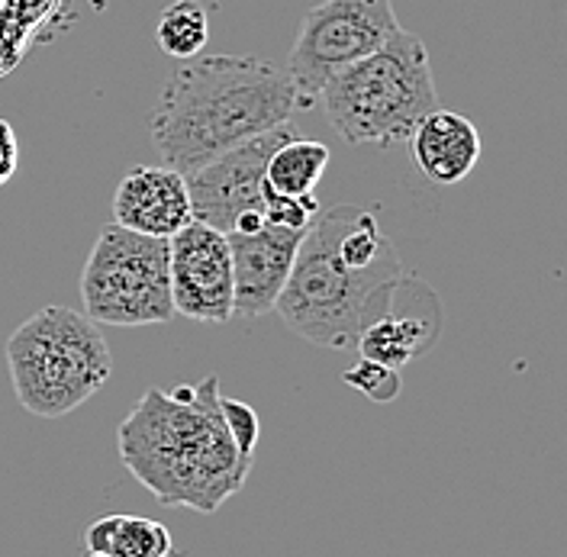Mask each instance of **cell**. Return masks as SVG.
Returning <instances> with one entry per match:
<instances>
[{"mask_svg": "<svg viewBox=\"0 0 567 557\" xmlns=\"http://www.w3.org/2000/svg\"><path fill=\"white\" fill-rule=\"evenodd\" d=\"M87 557H106V555H97V551H87Z\"/></svg>", "mask_w": 567, "mask_h": 557, "instance_id": "cell-21", "label": "cell"}, {"mask_svg": "<svg viewBox=\"0 0 567 557\" xmlns=\"http://www.w3.org/2000/svg\"><path fill=\"white\" fill-rule=\"evenodd\" d=\"M329 165V145L313 140H287L275 148L265 168V184L284 197H313L319 177Z\"/></svg>", "mask_w": 567, "mask_h": 557, "instance_id": "cell-15", "label": "cell"}, {"mask_svg": "<svg viewBox=\"0 0 567 557\" xmlns=\"http://www.w3.org/2000/svg\"><path fill=\"white\" fill-rule=\"evenodd\" d=\"M175 316L223 326L233 319V258L226 233L190 219L168 239Z\"/></svg>", "mask_w": 567, "mask_h": 557, "instance_id": "cell-9", "label": "cell"}, {"mask_svg": "<svg viewBox=\"0 0 567 557\" xmlns=\"http://www.w3.org/2000/svg\"><path fill=\"white\" fill-rule=\"evenodd\" d=\"M342 381L349 383L352 390H358L361 396H368L371 403H381V406H388L403 393L400 371H393L388 364H378V361H368V358H358L352 368L342 374Z\"/></svg>", "mask_w": 567, "mask_h": 557, "instance_id": "cell-18", "label": "cell"}, {"mask_svg": "<svg viewBox=\"0 0 567 557\" xmlns=\"http://www.w3.org/2000/svg\"><path fill=\"white\" fill-rule=\"evenodd\" d=\"M403 275V261L371 271L349 268L336 251L329 209H319L293 255L275 313L319 349L349 351L374 319L388 313L393 287Z\"/></svg>", "mask_w": 567, "mask_h": 557, "instance_id": "cell-3", "label": "cell"}, {"mask_svg": "<svg viewBox=\"0 0 567 557\" xmlns=\"http://www.w3.org/2000/svg\"><path fill=\"white\" fill-rule=\"evenodd\" d=\"M442 336V303L435 290L420 278L403 275L393 287L388 313L374 319L354 342L361 358L388 364L393 371L406 368L413 358L432 349Z\"/></svg>", "mask_w": 567, "mask_h": 557, "instance_id": "cell-10", "label": "cell"}, {"mask_svg": "<svg viewBox=\"0 0 567 557\" xmlns=\"http://www.w3.org/2000/svg\"><path fill=\"white\" fill-rule=\"evenodd\" d=\"M303 236L307 233H290L278 226L226 236L233 258V316L258 319L275 313Z\"/></svg>", "mask_w": 567, "mask_h": 557, "instance_id": "cell-11", "label": "cell"}, {"mask_svg": "<svg viewBox=\"0 0 567 557\" xmlns=\"http://www.w3.org/2000/svg\"><path fill=\"white\" fill-rule=\"evenodd\" d=\"M396 30L390 0H322L310 7L287 59L297 106H313L329 78L381 49Z\"/></svg>", "mask_w": 567, "mask_h": 557, "instance_id": "cell-7", "label": "cell"}, {"mask_svg": "<svg viewBox=\"0 0 567 557\" xmlns=\"http://www.w3.org/2000/svg\"><path fill=\"white\" fill-rule=\"evenodd\" d=\"M7 368L27 413L62 419L110 381L113 354L91 316L69 307H42L13 329Z\"/></svg>", "mask_w": 567, "mask_h": 557, "instance_id": "cell-5", "label": "cell"}, {"mask_svg": "<svg viewBox=\"0 0 567 557\" xmlns=\"http://www.w3.org/2000/svg\"><path fill=\"white\" fill-rule=\"evenodd\" d=\"M406 142L413 165L432 184H458L481 162L477 126L452 110H432Z\"/></svg>", "mask_w": 567, "mask_h": 557, "instance_id": "cell-13", "label": "cell"}, {"mask_svg": "<svg viewBox=\"0 0 567 557\" xmlns=\"http://www.w3.org/2000/svg\"><path fill=\"white\" fill-rule=\"evenodd\" d=\"M113 219L116 226L142 233V236L172 239L181 226L194 219L187 177L177 175L168 165L133 168L113 194Z\"/></svg>", "mask_w": 567, "mask_h": 557, "instance_id": "cell-12", "label": "cell"}, {"mask_svg": "<svg viewBox=\"0 0 567 557\" xmlns=\"http://www.w3.org/2000/svg\"><path fill=\"white\" fill-rule=\"evenodd\" d=\"M81 303L97 326H165L175 316L168 239L104 226L81 271Z\"/></svg>", "mask_w": 567, "mask_h": 557, "instance_id": "cell-6", "label": "cell"}, {"mask_svg": "<svg viewBox=\"0 0 567 557\" xmlns=\"http://www.w3.org/2000/svg\"><path fill=\"white\" fill-rule=\"evenodd\" d=\"M155 42L165 55L187 62L200 55L210 42V17L200 0H175L165 7L155 27Z\"/></svg>", "mask_w": 567, "mask_h": 557, "instance_id": "cell-16", "label": "cell"}, {"mask_svg": "<svg viewBox=\"0 0 567 557\" xmlns=\"http://www.w3.org/2000/svg\"><path fill=\"white\" fill-rule=\"evenodd\" d=\"M329 126L349 145H396L439 110L435 74L423 39L403 27L319 91Z\"/></svg>", "mask_w": 567, "mask_h": 557, "instance_id": "cell-4", "label": "cell"}, {"mask_svg": "<svg viewBox=\"0 0 567 557\" xmlns=\"http://www.w3.org/2000/svg\"><path fill=\"white\" fill-rule=\"evenodd\" d=\"M123 467L168 509L213 516L246 487L255 457L236 448L219 410V378L148 386L116 429Z\"/></svg>", "mask_w": 567, "mask_h": 557, "instance_id": "cell-1", "label": "cell"}, {"mask_svg": "<svg viewBox=\"0 0 567 557\" xmlns=\"http://www.w3.org/2000/svg\"><path fill=\"white\" fill-rule=\"evenodd\" d=\"M87 551H97L106 557H172L175 555V538L168 525L148 516H126V513H110L87 525L84 532Z\"/></svg>", "mask_w": 567, "mask_h": 557, "instance_id": "cell-14", "label": "cell"}, {"mask_svg": "<svg viewBox=\"0 0 567 557\" xmlns=\"http://www.w3.org/2000/svg\"><path fill=\"white\" fill-rule=\"evenodd\" d=\"M317 213V194L313 197H284L278 190H271L268 184H261V219H265V226H278V229H290V233H307L313 226Z\"/></svg>", "mask_w": 567, "mask_h": 557, "instance_id": "cell-17", "label": "cell"}, {"mask_svg": "<svg viewBox=\"0 0 567 557\" xmlns=\"http://www.w3.org/2000/svg\"><path fill=\"white\" fill-rule=\"evenodd\" d=\"M219 410H223V419H226V429L236 442V448L248 457H255V448H258V439H261V422H258V413L243 403V400H233V396H223L219 393Z\"/></svg>", "mask_w": 567, "mask_h": 557, "instance_id": "cell-19", "label": "cell"}, {"mask_svg": "<svg viewBox=\"0 0 567 557\" xmlns=\"http://www.w3.org/2000/svg\"><path fill=\"white\" fill-rule=\"evenodd\" d=\"M293 136H297V130L290 123H281L255 140L216 155L204 168L190 172L187 175L190 216L226 236L229 233H258L265 226L261 184H265L268 158L275 155L278 145Z\"/></svg>", "mask_w": 567, "mask_h": 557, "instance_id": "cell-8", "label": "cell"}, {"mask_svg": "<svg viewBox=\"0 0 567 557\" xmlns=\"http://www.w3.org/2000/svg\"><path fill=\"white\" fill-rule=\"evenodd\" d=\"M17 165H20V142H17L13 126L0 120V187L17 175Z\"/></svg>", "mask_w": 567, "mask_h": 557, "instance_id": "cell-20", "label": "cell"}, {"mask_svg": "<svg viewBox=\"0 0 567 557\" xmlns=\"http://www.w3.org/2000/svg\"><path fill=\"white\" fill-rule=\"evenodd\" d=\"M297 91L281 65L258 55H194L177 65L152 110V142L177 175L290 123Z\"/></svg>", "mask_w": 567, "mask_h": 557, "instance_id": "cell-2", "label": "cell"}]
</instances>
